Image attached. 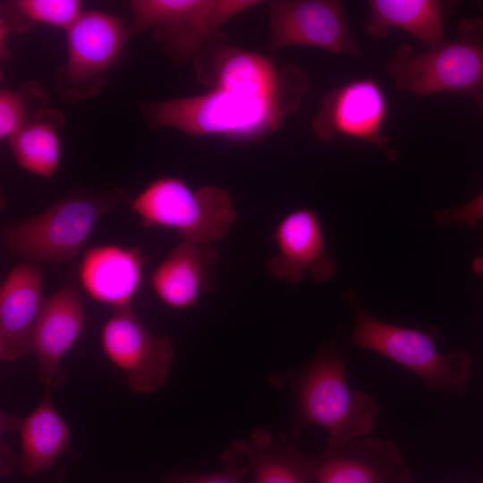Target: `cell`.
I'll list each match as a JSON object with an SVG mask.
<instances>
[{"label": "cell", "mask_w": 483, "mask_h": 483, "mask_svg": "<svg viewBox=\"0 0 483 483\" xmlns=\"http://www.w3.org/2000/svg\"><path fill=\"white\" fill-rule=\"evenodd\" d=\"M345 366L343 354L326 346L305 366L271 376L272 385L287 386L295 395L293 436L309 426H319L328 432L327 447L338 448L374 430L377 404L369 394L348 385Z\"/></svg>", "instance_id": "6da1fadb"}, {"label": "cell", "mask_w": 483, "mask_h": 483, "mask_svg": "<svg viewBox=\"0 0 483 483\" xmlns=\"http://www.w3.org/2000/svg\"><path fill=\"white\" fill-rule=\"evenodd\" d=\"M302 99L252 95L228 89L156 102H140L150 129L172 128L191 137L254 140L281 128Z\"/></svg>", "instance_id": "7a4b0ae2"}, {"label": "cell", "mask_w": 483, "mask_h": 483, "mask_svg": "<svg viewBox=\"0 0 483 483\" xmlns=\"http://www.w3.org/2000/svg\"><path fill=\"white\" fill-rule=\"evenodd\" d=\"M126 199L111 189H76L32 216L4 225L1 243L4 251L22 261L57 265L80 251L98 220Z\"/></svg>", "instance_id": "3957f363"}, {"label": "cell", "mask_w": 483, "mask_h": 483, "mask_svg": "<svg viewBox=\"0 0 483 483\" xmlns=\"http://www.w3.org/2000/svg\"><path fill=\"white\" fill-rule=\"evenodd\" d=\"M355 312L350 344L372 351L418 376L428 388L462 394L466 391L471 358L462 349L447 354L436 346V327L410 328L389 324L370 315L349 292Z\"/></svg>", "instance_id": "277c9868"}, {"label": "cell", "mask_w": 483, "mask_h": 483, "mask_svg": "<svg viewBox=\"0 0 483 483\" xmlns=\"http://www.w3.org/2000/svg\"><path fill=\"white\" fill-rule=\"evenodd\" d=\"M400 90L476 96L483 90V16L460 21L457 37L427 51L400 45L386 64Z\"/></svg>", "instance_id": "5b68a950"}, {"label": "cell", "mask_w": 483, "mask_h": 483, "mask_svg": "<svg viewBox=\"0 0 483 483\" xmlns=\"http://www.w3.org/2000/svg\"><path fill=\"white\" fill-rule=\"evenodd\" d=\"M130 206L143 226L170 229L181 241L199 244L224 239L237 216L225 190L210 184L193 189L175 176L153 180Z\"/></svg>", "instance_id": "8992f818"}, {"label": "cell", "mask_w": 483, "mask_h": 483, "mask_svg": "<svg viewBox=\"0 0 483 483\" xmlns=\"http://www.w3.org/2000/svg\"><path fill=\"white\" fill-rule=\"evenodd\" d=\"M260 0H132L130 37L146 30L174 64L195 55L234 17Z\"/></svg>", "instance_id": "52a82bcc"}, {"label": "cell", "mask_w": 483, "mask_h": 483, "mask_svg": "<svg viewBox=\"0 0 483 483\" xmlns=\"http://www.w3.org/2000/svg\"><path fill=\"white\" fill-rule=\"evenodd\" d=\"M64 33L66 57L55 71V85L60 98L72 104L103 90L130 34L120 18L95 10L83 11Z\"/></svg>", "instance_id": "ba28073f"}, {"label": "cell", "mask_w": 483, "mask_h": 483, "mask_svg": "<svg viewBox=\"0 0 483 483\" xmlns=\"http://www.w3.org/2000/svg\"><path fill=\"white\" fill-rule=\"evenodd\" d=\"M196 80L208 89L303 99L309 82L294 64L278 65L269 56L232 45L216 34L193 58Z\"/></svg>", "instance_id": "9c48e42d"}, {"label": "cell", "mask_w": 483, "mask_h": 483, "mask_svg": "<svg viewBox=\"0 0 483 483\" xmlns=\"http://www.w3.org/2000/svg\"><path fill=\"white\" fill-rule=\"evenodd\" d=\"M100 342L106 358L125 373L133 393L150 394L165 384L174 354L172 340L154 335L131 306L113 309Z\"/></svg>", "instance_id": "30bf717a"}, {"label": "cell", "mask_w": 483, "mask_h": 483, "mask_svg": "<svg viewBox=\"0 0 483 483\" xmlns=\"http://www.w3.org/2000/svg\"><path fill=\"white\" fill-rule=\"evenodd\" d=\"M271 53L293 46L359 55L360 45L349 29L343 4L335 0L269 1Z\"/></svg>", "instance_id": "8fae6325"}, {"label": "cell", "mask_w": 483, "mask_h": 483, "mask_svg": "<svg viewBox=\"0 0 483 483\" xmlns=\"http://www.w3.org/2000/svg\"><path fill=\"white\" fill-rule=\"evenodd\" d=\"M388 111L386 97L372 78L355 80L328 91L312 119L315 137L329 141L343 136L366 141L392 161L398 155L382 134Z\"/></svg>", "instance_id": "7c38bea8"}, {"label": "cell", "mask_w": 483, "mask_h": 483, "mask_svg": "<svg viewBox=\"0 0 483 483\" xmlns=\"http://www.w3.org/2000/svg\"><path fill=\"white\" fill-rule=\"evenodd\" d=\"M276 254L267 261L268 272L288 284H300L308 274L317 282H327L336 273L324 238L321 222L309 208L286 214L273 232Z\"/></svg>", "instance_id": "4fadbf2b"}, {"label": "cell", "mask_w": 483, "mask_h": 483, "mask_svg": "<svg viewBox=\"0 0 483 483\" xmlns=\"http://www.w3.org/2000/svg\"><path fill=\"white\" fill-rule=\"evenodd\" d=\"M85 313L78 292L65 286L44 297L32 341L38 377L50 391L64 380L61 364L82 334Z\"/></svg>", "instance_id": "5bb4252c"}, {"label": "cell", "mask_w": 483, "mask_h": 483, "mask_svg": "<svg viewBox=\"0 0 483 483\" xmlns=\"http://www.w3.org/2000/svg\"><path fill=\"white\" fill-rule=\"evenodd\" d=\"M316 483H411L398 445L387 439L360 438L318 457Z\"/></svg>", "instance_id": "9a60e30c"}, {"label": "cell", "mask_w": 483, "mask_h": 483, "mask_svg": "<svg viewBox=\"0 0 483 483\" xmlns=\"http://www.w3.org/2000/svg\"><path fill=\"white\" fill-rule=\"evenodd\" d=\"M40 265L21 261L0 287V358L11 361L32 351L33 334L44 297Z\"/></svg>", "instance_id": "2e32d148"}, {"label": "cell", "mask_w": 483, "mask_h": 483, "mask_svg": "<svg viewBox=\"0 0 483 483\" xmlns=\"http://www.w3.org/2000/svg\"><path fill=\"white\" fill-rule=\"evenodd\" d=\"M218 261L213 245L181 241L152 271V291L169 308H191L213 288Z\"/></svg>", "instance_id": "e0dca14e"}, {"label": "cell", "mask_w": 483, "mask_h": 483, "mask_svg": "<svg viewBox=\"0 0 483 483\" xmlns=\"http://www.w3.org/2000/svg\"><path fill=\"white\" fill-rule=\"evenodd\" d=\"M146 258L139 248L107 244L87 250L79 266L84 292L113 309L131 306L142 282Z\"/></svg>", "instance_id": "ac0fdd59"}, {"label": "cell", "mask_w": 483, "mask_h": 483, "mask_svg": "<svg viewBox=\"0 0 483 483\" xmlns=\"http://www.w3.org/2000/svg\"><path fill=\"white\" fill-rule=\"evenodd\" d=\"M49 392L46 391L40 403L25 418L1 415V431L20 434L18 468L27 481L49 473L69 446L70 428L54 406Z\"/></svg>", "instance_id": "d6986e66"}, {"label": "cell", "mask_w": 483, "mask_h": 483, "mask_svg": "<svg viewBox=\"0 0 483 483\" xmlns=\"http://www.w3.org/2000/svg\"><path fill=\"white\" fill-rule=\"evenodd\" d=\"M231 449L248 461L255 483H312L317 457L300 450L283 435L277 438L266 429H254L248 439H238Z\"/></svg>", "instance_id": "ffe728a7"}, {"label": "cell", "mask_w": 483, "mask_h": 483, "mask_svg": "<svg viewBox=\"0 0 483 483\" xmlns=\"http://www.w3.org/2000/svg\"><path fill=\"white\" fill-rule=\"evenodd\" d=\"M365 31L384 38L401 29L424 42L428 49L447 41L444 30V3L436 0H369Z\"/></svg>", "instance_id": "44dd1931"}, {"label": "cell", "mask_w": 483, "mask_h": 483, "mask_svg": "<svg viewBox=\"0 0 483 483\" xmlns=\"http://www.w3.org/2000/svg\"><path fill=\"white\" fill-rule=\"evenodd\" d=\"M63 113L45 107L8 140L17 165L43 178H51L57 171L62 156L59 131L64 124Z\"/></svg>", "instance_id": "7402d4cb"}, {"label": "cell", "mask_w": 483, "mask_h": 483, "mask_svg": "<svg viewBox=\"0 0 483 483\" xmlns=\"http://www.w3.org/2000/svg\"><path fill=\"white\" fill-rule=\"evenodd\" d=\"M79 0H14L2 4L1 24L9 34H21L36 25L65 31L82 13Z\"/></svg>", "instance_id": "603a6c76"}, {"label": "cell", "mask_w": 483, "mask_h": 483, "mask_svg": "<svg viewBox=\"0 0 483 483\" xmlns=\"http://www.w3.org/2000/svg\"><path fill=\"white\" fill-rule=\"evenodd\" d=\"M45 89L34 81L0 90V138L8 140L46 107Z\"/></svg>", "instance_id": "cb8c5ba5"}, {"label": "cell", "mask_w": 483, "mask_h": 483, "mask_svg": "<svg viewBox=\"0 0 483 483\" xmlns=\"http://www.w3.org/2000/svg\"><path fill=\"white\" fill-rule=\"evenodd\" d=\"M239 454L233 449L222 456L223 468L209 474H184L174 472L167 475L165 483H243L250 471L249 464L239 463Z\"/></svg>", "instance_id": "d4e9b609"}, {"label": "cell", "mask_w": 483, "mask_h": 483, "mask_svg": "<svg viewBox=\"0 0 483 483\" xmlns=\"http://www.w3.org/2000/svg\"><path fill=\"white\" fill-rule=\"evenodd\" d=\"M439 226H474L483 223V191L470 202L434 212Z\"/></svg>", "instance_id": "484cf974"}, {"label": "cell", "mask_w": 483, "mask_h": 483, "mask_svg": "<svg viewBox=\"0 0 483 483\" xmlns=\"http://www.w3.org/2000/svg\"><path fill=\"white\" fill-rule=\"evenodd\" d=\"M471 270L478 275H483V253L471 262Z\"/></svg>", "instance_id": "4316f807"}, {"label": "cell", "mask_w": 483, "mask_h": 483, "mask_svg": "<svg viewBox=\"0 0 483 483\" xmlns=\"http://www.w3.org/2000/svg\"><path fill=\"white\" fill-rule=\"evenodd\" d=\"M475 101L477 102L481 113L483 114V90L473 97Z\"/></svg>", "instance_id": "83f0119b"}, {"label": "cell", "mask_w": 483, "mask_h": 483, "mask_svg": "<svg viewBox=\"0 0 483 483\" xmlns=\"http://www.w3.org/2000/svg\"><path fill=\"white\" fill-rule=\"evenodd\" d=\"M480 483H483V481H481Z\"/></svg>", "instance_id": "f1b7e54d"}, {"label": "cell", "mask_w": 483, "mask_h": 483, "mask_svg": "<svg viewBox=\"0 0 483 483\" xmlns=\"http://www.w3.org/2000/svg\"><path fill=\"white\" fill-rule=\"evenodd\" d=\"M483 481V480H482Z\"/></svg>", "instance_id": "f546056e"}]
</instances>
